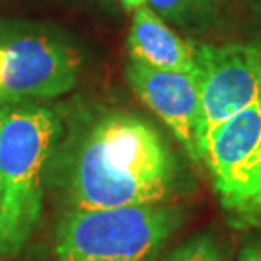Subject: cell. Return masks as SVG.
<instances>
[{
    "label": "cell",
    "instance_id": "obj_1",
    "mask_svg": "<svg viewBox=\"0 0 261 261\" xmlns=\"http://www.w3.org/2000/svg\"><path fill=\"white\" fill-rule=\"evenodd\" d=\"M61 151L68 208L165 203L175 192V156L143 117L102 114L73 134Z\"/></svg>",
    "mask_w": 261,
    "mask_h": 261
},
{
    "label": "cell",
    "instance_id": "obj_2",
    "mask_svg": "<svg viewBox=\"0 0 261 261\" xmlns=\"http://www.w3.org/2000/svg\"><path fill=\"white\" fill-rule=\"evenodd\" d=\"M61 136L49 109L0 106V256L20 253L43 212V171Z\"/></svg>",
    "mask_w": 261,
    "mask_h": 261
},
{
    "label": "cell",
    "instance_id": "obj_3",
    "mask_svg": "<svg viewBox=\"0 0 261 261\" xmlns=\"http://www.w3.org/2000/svg\"><path fill=\"white\" fill-rule=\"evenodd\" d=\"M185 217L170 203L68 208L56 227L55 261H149Z\"/></svg>",
    "mask_w": 261,
    "mask_h": 261
},
{
    "label": "cell",
    "instance_id": "obj_4",
    "mask_svg": "<svg viewBox=\"0 0 261 261\" xmlns=\"http://www.w3.org/2000/svg\"><path fill=\"white\" fill-rule=\"evenodd\" d=\"M82 58L76 48L44 25L0 22V106L55 98L78 80Z\"/></svg>",
    "mask_w": 261,
    "mask_h": 261
},
{
    "label": "cell",
    "instance_id": "obj_5",
    "mask_svg": "<svg viewBox=\"0 0 261 261\" xmlns=\"http://www.w3.org/2000/svg\"><path fill=\"white\" fill-rule=\"evenodd\" d=\"M202 161L229 217L241 226H261V102L214 130Z\"/></svg>",
    "mask_w": 261,
    "mask_h": 261
},
{
    "label": "cell",
    "instance_id": "obj_6",
    "mask_svg": "<svg viewBox=\"0 0 261 261\" xmlns=\"http://www.w3.org/2000/svg\"><path fill=\"white\" fill-rule=\"evenodd\" d=\"M200 98L195 143L202 161L203 146L217 127L261 102V53L253 46H202L197 49Z\"/></svg>",
    "mask_w": 261,
    "mask_h": 261
},
{
    "label": "cell",
    "instance_id": "obj_7",
    "mask_svg": "<svg viewBox=\"0 0 261 261\" xmlns=\"http://www.w3.org/2000/svg\"><path fill=\"white\" fill-rule=\"evenodd\" d=\"M126 76L138 97L163 121L192 160L200 161L195 126L200 98V71L158 70L130 61Z\"/></svg>",
    "mask_w": 261,
    "mask_h": 261
},
{
    "label": "cell",
    "instance_id": "obj_8",
    "mask_svg": "<svg viewBox=\"0 0 261 261\" xmlns=\"http://www.w3.org/2000/svg\"><path fill=\"white\" fill-rule=\"evenodd\" d=\"M127 49L130 61L158 70L190 71L197 68V49L148 7H139L134 15Z\"/></svg>",
    "mask_w": 261,
    "mask_h": 261
},
{
    "label": "cell",
    "instance_id": "obj_9",
    "mask_svg": "<svg viewBox=\"0 0 261 261\" xmlns=\"http://www.w3.org/2000/svg\"><path fill=\"white\" fill-rule=\"evenodd\" d=\"M165 261H222V256L216 239L208 234H200L181 244Z\"/></svg>",
    "mask_w": 261,
    "mask_h": 261
},
{
    "label": "cell",
    "instance_id": "obj_10",
    "mask_svg": "<svg viewBox=\"0 0 261 261\" xmlns=\"http://www.w3.org/2000/svg\"><path fill=\"white\" fill-rule=\"evenodd\" d=\"M202 2L203 0H149L154 12L171 20H181L189 17Z\"/></svg>",
    "mask_w": 261,
    "mask_h": 261
},
{
    "label": "cell",
    "instance_id": "obj_11",
    "mask_svg": "<svg viewBox=\"0 0 261 261\" xmlns=\"http://www.w3.org/2000/svg\"><path fill=\"white\" fill-rule=\"evenodd\" d=\"M238 261H261V238L246 243L239 253Z\"/></svg>",
    "mask_w": 261,
    "mask_h": 261
},
{
    "label": "cell",
    "instance_id": "obj_12",
    "mask_svg": "<svg viewBox=\"0 0 261 261\" xmlns=\"http://www.w3.org/2000/svg\"><path fill=\"white\" fill-rule=\"evenodd\" d=\"M122 2L129 9H139V7H143V4L146 0H122Z\"/></svg>",
    "mask_w": 261,
    "mask_h": 261
},
{
    "label": "cell",
    "instance_id": "obj_13",
    "mask_svg": "<svg viewBox=\"0 0 261 261\" xmlns=\"http://www.w3.org/2000/svg\"><path fill=\"white\" fill-rule=\"evenodd\" d=\"M0 207H2V181H0Z\"/></svg>",
    "mask_w": 261,
    "mask_h": 261
},
{
    "label": "cell",
    "instance_id": "obj_14",
    "mask_svg": "<svg viewBox=\"0 0 261 261\" xmlns=\"http://www.w3.org/2000/svg\"><path fill=\"white\" fill-rule=\"evenodd\" d=\"M259 22H261V19H259Z\"/></svg>",
    "mask_w": 261,
    "mask_h": 261
}]
</instances>
